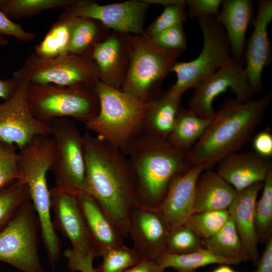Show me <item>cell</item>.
I'll list each match as a JSON object with an SVG mask.
<instances>
[{"label": "cell", "mask_w": 272, "mask_h": 272, "mask_svg": "<svg viewBox=\"0 0 272 272\" xmlns=\"http://www.w3.org/2000/svg\"><path fill=\"white\" fill-rule=\"evenodd\" d=\"M162 12L144 30V35L149 37L170 28L182 25L186 21V1L170 0L164 6Z\"/></svg>", "instance_id": "34"}, {"label": "cell", "mask_w": 272, "mask_h": 272, "mask_svg": "<svg viewBox=\"0 0 272 272\" xmlns=\"http://www.w3.org/2000/svg\"><path fill=\"white\" fill-rule=\"evenodd\" d=\"M222 0H188L186 1L187 16L197 18L212 16L216 17L219 12Z\"/></svg>", "instance_id": "39"}, {"label": "cell", "mask_w": 272, "mask_h": 272, "mask_svg": "<svg viewBox=\"0 0 272 272\" xmlns=\"http://www.w3.org/2000/svg\"><path fill=\"white\" fill-rule=\"evenodd\" d=\"M55 145L51 168L57 188L76 195L83 191L86 175L84 140L74 120H52L49 124Z\"/></svg>", "instance_id": "10"}, {"label": "cell", "mask_w": 272, "mask_h": 272, "mask_svg": "<svg viewBox=\"0 0 272 272\" xmlns=\"http://www.w3.org/2000/svg\"><path fill=\"white\" fill-rule=\"evenodd\" d=\"M262 193L254 209V224L258 241L266 244L272 238V171L262 186Z\"/></svg>", "instance_id": "31"}, {"label": "cell", "mask_w": 272, "mask_h": 272, "mask_svg": "<svg viewBox=\"0 0 272 272\" xmlns=\"http://www.w3.org/2000/svg\"><path fill=\"white\" fill-rule=\"evenodd\" d=\"M212 272H235V271L228 264H221Z\"/></svg>", "instance_id": "45"}, {"label": "cell", "mask_w": 272, "mask_h": 272, "mask_svg": "<svg viewBox=\"0 0 272 272\" xmlns=\"http://www.w3.org/2000/svg\"><path fill=\"white\" fill-rule=\"evenodd\" d=\"M94 267L93 265L86 266L83 268H82L80 271L81 272H93Z\"/></svg>", "instance_id": "46"}, {"label": "cell", "mask_w": 272, "mask_h": 272, "mask_svg": "<svg viewBox=\"0 0 272 272\" xmlns=\"http://www.w3.org/2000/svg\"><path fill=\"white\" fill-rule=\"evenodd\" d=\"M74 18L63 11L43 39L35 46L34 53L46 58L69 54Z\"/></svg>", "instance_id": "28"}, {"label": "cell", "mask_w": 272, "mask_h": 272, "mask_svg": "<svg viewBox=\"0 0 272 272\" xmlns=\"http://www.w3.org/2000/svg\"><path fill=\"white\" fill-rule=\"evenodd\" d=\"M150 38L155 44L163 49L183 51L187 47L182 25L170 28Z\"/></svg>", "instance_id": "38"}, {"label": "cell", "mask_w": 272, "mask_h": 272, "mask_svg": "<svg viewBox=\"0 0 272 272\" xmlns=\"http://www.w3.org/2000/svg\"><path fill=\"white\" fill-rule=\"evenodd\" d=\"M203 247L217 255L248 260L234 222L230 217L224 226L210 238L201 240Z\"/></svg>", "instance_id": "29"}, {"label": "cell", "mask_w": 272, "mask_h": 272, "mask_svg": "<svg viewBox=\"0 0 272 272\" xmlns=\"http://www.w3.org/2000/svg\"><path fill=\"white\" fill-rule=\"evenodd\" d=\"M74 17L69 54L91 55L111 30L95 19Z\"/></svg>", "instance_id": "26"}, {"label": "cell", "mask_w": 272, "mask_h": 272, "mask_svg": "<svg viewBox=\"0 0 272 272\" xmlns=\"http://www.w3.org/2000/svg\"><path fill=\"white\" fill-rule=\"evenodd\" d=\"M203 37V45L198 56L189 61L176 62L170 72L176 81L169 89L182 97L189 89H195L203 81L232 59L226 32L215 18L208 16L197 19Z\"/></svg>", "instance_id": "7"}, {"label": "cell", "mask_w": 272, "mask_h": 272, "mask_svg": "<svg viewBox=\"0 0 272 272\" xmlns=\"http://www.w3.org/2000/svg\"><path fill=\"white\" fill-rule=\"evenodd\" d=\"M216 172L237 192L259 182H263L272 171L270 158L254 151L235 152L217 164Z\"/></svg>", "instance_id": "19"}, {"label": "cell", "mask_w": 272, "mask_h": 272, "mask_svg": "<svg viewBox=\"0 0 272 272\" xmlns=\"http://www.w3.org/2000/svg\"><path fill=\"white\" fill-rule=\"evenodd\" d=\"M155 260L163 269L171 267L178 272H195L199 267L213 263L230 265L243 262L217 255L205 247L183 254L163 252Z\"/></svg>", "instance_id": "27"}, {"label": "cell", "mask_w": 272, "mask_h": 272, "mask_svg": "<svg viewBox=\"0 0 272 272\" xmlns=\"http://www.w3.org/2000/svg\"><path fill=\"white\" fill-rule=\"evenodd\" d=\"M18 85V81L13 77L5 80L0 79V98L6 100L15 92Z\"/></svg>", "instance_id": "44"}, {"label": "cell", "mask_w": 272, "mask_h": 272, "mask_svg": "<svg viewBox=\"0 0 272 272\" xmlns=\"http://www.w3.org/2000/svg\"><path fill=\"white\" fill-rule=\"evenodd\" d=\"M254 151L259 155L270 158L272 156V135L268 131H261L254 138Z\"/></svg>", "instance_id": "41"}, {"label": "cell", "mask_w": 272, "mask_h": 272, "mask_svg": "<svg viewBox=\"0 0 272 272\" xmlns=\"http://www.w3.org/2000/svg\"><path fill=\"white\" fill-rule=\"evenodd\" d=\"M29 196L27 186L20 180L0 190V230Z\"/></svg>", "instance_id": "35"}, {"label": "cell", "mask_w": 272, "mask_h": 272, "mask_svg": "<svg viewBox=\"0 0 272 272\" xmlns=\"http://www.w3.org/2000/svg\"><path fill=\"white\" fill-rule=\"evenodd\" d=\"M229 217L228 210L207 211L192 214L184 225L201 240L206 239L216 233Z\"/></svg>", "instance_id": "32"}, {"label": "cell", "mask_w": 272, "mask_h": 272, "mask_svg": "<svg viewBox=\"0 0 272 272\" xmlns=\"http://www.w3.org/2000/svg\"><path fill=\"white\" fill-rule=\"evenodd\" d=\"M39 231L29 196L0 230V261L23 272H45L38 255Z\"/></svg>", "instance_id": "8"}, {"label": "cell", "mask_w": 272, "mask_h": 272, "mask_svg": "<svg viewBox=\"0 0 272 272\" xmlns=\"http://www.w3.org/2000/svg\"><path fill=\"white\" fill-rule=\"evenodd\" d=\"M181 97L173 94L169 91L163 94L160 93L150 101L141 131L157 138L167 139L181 105Z\"/></svg>", "instance_id": "24"}, {"label": "cell", "mask_w": 272, "mask_h": 272, "mask_svg": "<svg viewBox=\"0 0 272 272\" xmlns=\"http://www.w3.org/2000/svg\"><path fill=\"white\" fill-rule=\"evenodd\" d=\"M101 257L102 262L93 272H124L142 260L132 248L124 244L105 250Z\"/></svg>", "instance_id": "33"}, {"label": "cell", "mask_w": 272, "mask_h": 272, "mask_svg": "<svg viewBox=\"0 0 272 272\" xmlns=\"http://www.w3.org/2000/svg\"><path fill=\"white\" fill-rule=\"evenodd\" d=\"M211 120L198 116L190 109L181 105L166 140L176 149L186 154L203 134Z\"/></svg>", "instance_id": "25"}, {"label": "cell", "mask_w": 272, "mask_h": 272, "mask_svg": "<svg viewBox=\"0 0 272 272\" xmlns=\"http://www.w3.org/2000/svg\"><path fill=\"white\" fill-rule=\"evenodd\" d=\"M94 91L100 102L97 116L85 123L86 128L123 152L141 131L150 102H144L98 80Z\"/></svg>", "instance_id": "4"}, {"label": "cell", "mask_w": 272, "mask_h": 272, "mask_svg": "<svg viewBox=\"0 0 272 272\" xmlns=\"http://www.w3.org/2000/svg\"><path fill=\"white\" fill-rule=\"evenodd\" d=\"M257 14L253 21V30L245 51L246 72L250 85L254 93L262 90V74L269 62L270 49L267 34L272 21V1H257Z\"/></svg>", "instance_id": "17"}, {"label": "cell", "mask_w": 272, "mask_h": 272, "mask_svg": "<svg viewBox=\"0 0 272 272\" xmlns=\"http://www.w3.org/2000/svg\"><path fill=\"white\" fill-rule=\"evenodd\" d=\"M238 192L216 172L204 170L195 187L192 214L207 211L228 210Z\"/></svg>", "instance_id": "23"}, {"label": "cell", "mask_w": 272, "mask_h": 272, "mask_svg": "<svg viewBox=\"0 0 272 272\" xmlns=\"http://www.w3.org/2000/svg\"><path fill=\"white\" fill-rule=\"evenodd\" d=\"M27 101L33 116L47 125L54 119L67 117L85 123L100 111L94 90L81 84L61 86L29 83Z\"/></svg>", "instance_id": "5"}, {"label": "cell", "mask_w": 272, "mask_h": 272, "mask_svg": "<svg viewBox=\"0 0 272 272\" xmlns=\"http://www.w3.org/2000/svg\"><path fill=\"white\" fill-rule=\"evenodd\" d=\"M122 152L133 174L142 203L152 208L162 201L172 180L191 166L186 154L166 139L142 131Z\"/></svg>", "instance_id": "3"}, {"label": "cell", "mask_w": 272, "mask_h": 272, "mask_svg": "<svg viewBox=\"0 0 272 272\" xmlns=\"http://www.w3.org/2000/svg\"><path fill=\"white\" fill-rule=\"evenodd\" d=\"M182 52L159 47L145 35H132L129 67L120 90L150 102L160 93L163 81Z\"/></svg>", "instance_id": "6"}, {"label": "cell", "mask_w": 272, "mask_h": 272, "mask_svg": "<svg viewBox=\"0 0 272 272\" xmlns=\"http://www.w3.org/2000/svg\"><path fill=\"white\" fill-rule=\"evenodd\" d=\"M124 272H165L156 260L143 259Z\"/></svg>", "instance_id": "43"}, {"label": "cell", "mask_w": 272, "mask_h": 272, "mask_svg": "<svg viewBox=\"0 0 272 272\" xmlns=\"http://www.w3.org/2000/svg\"><path fill=\"white\" fill-rule=\"evenodd\" d=\"M204 170L201 165L191 166L175 177L162 201L154 208L170 230L184 225L192 214L195 184Z\"/></svg>", "instance_id": "18"}, {"label": "cell", "mask_w": 272, "mask_h": 272, "mask_svg": "<svg viewBox=\"0 0 272 272\" xmlns=\"http://www.w3.org/2000/svg\"><path fill=\"white\" fill-rule=\"evenodd\" d=\"M54 229L70 240L72 252L85 257L95 256L91 237L77 196L56 187L50 189ZM96 258V257H95Z\"/></svg>", "instance_id": "14"}, {"label": "cell", "mask_w": 272, "mask_h": 272, "mask_svg": "<svg viewBox=\"0 0 272 272\" xmlns=\"http://www.w3.org/2000/svg\"><path fill=\"white\" fill-rule=\"evenodd\" d=\"M201 239L184 225L170 230L165 252L183 254L203 248Z\"/></svg>", "instance_id": "37"}, {"label": "cell", "mask_w": 272, "mask_h": 272, "mask_svg": "<svg viewBox=\"0 0 272 272\" xmlns=\"http://www.w3.org/2000/svg\"><path fill=\"white\" fill-rule=\"evenodd\" d=\"M8 43V41L5 39L4 36L0 35V45H6Z\"/></svg>", "instance_id": "47"}, {"label": "cell", "mask_w": 272, "mask_h": 272, "mask_svg": "<svg viewBox=\"0 0 272 272\" xmlns=\"http://www.w3.org/2000/svg\"><path fill=\"white\" fill-rule=\"evenodd\" d=\"M263 182L255 183L238 192L228 209L248 260L256 265L259 259L258 240L254 224V209L258 193Z\"/></svg>", "instance_id": "21"}, {"label": "cell", "mask_w": 272, "mask_h": 272, "mask_svg": "<svg viewBox=\"0 0 272 272\" xmlns=\"http://www.w3.org/2000/svg\"><path fill=\"white\" fill-rule=\"evenodd\" d=\"M271 94L247 101L229 100L216 111L203 134L186 154L190 166L210 169L223 158L238 152L261 122Z\"/></svg>", "instance_id": "2"}, {"label": "cell", "mask_w": 272, "mask_h": 272, "mask_svg": "<svg viewBox=\"0 0 272 272\" xmlns=\"http://www.w3.org/2000/svg\"><path fill=\"white\" fill-rule=\"evenodd\" d=\"M17 150L13 144L0 142V190L21 179Z\"/></svg>", "instance_id": "36"}, {"label": "cell", "mask_w": 272, "mask_h": 272, "mask_svg": "<svg viewBox=\"0 0 272 272\" xmlns=\"http://www.w3.org/2000/svg\"><path fill=\"white\" fill-rule=\"evenodd\" d=\"M170 231L154 208L140 204L132 210L128 233L133 242L132 248L142 260H155L165 252Z\"/></svg>", "instance_id": "15"}, {"label": "cell", "mask_w": 272, "mask_h": 272, "mask_svg": "<svg viewBox=\"0 0 272 272\" xmlns=\"http://www.w3.org/2000/svg\"><path fill=\"white\" fill-rule=\"evenodd\" d=\"M0 35L12 36L24 42L35 39L37 34L26 31L20 24L12 21L0 11Z\"/></svg>", "instance_id": "40"}, {"label": "cell", "mask_w": 272, "mask_h": 272, "mask_svg": "<svg viewBox=\"0 0 272 272\" xmlns=\"http://www.w3.org/2000/svg\"><path fill=\"white\" fill-rule=\"evenodd\" d=\"M73 0H0V11L9 18H29L45 11L63 8Z\"/></svg>", "instance_id": "30"}, {"label": "cell", "mask_w": 272, "mask_h": 272, "mask_svg": "<svg viewBox=\"0 0 272 272\" xmlns=\"http://www.w3.org/2000/svg\"><path fill=\"white\" fill-rule=\"evenodd\" d=\"M131 34L111 31L94 48L92 57L99 80L120 90L126 76L131 51Z\"/></svg>", "instance_id": "16"}, {"label": "cell", "mask_w": 272, "mask_h": 272, "mask_svg": "<svg viewBox=\"0 0 272 272\" xmlns=\"http://www.w3.org/2000/svg\"><path fill=\"white\" fill-rule=\"evenodd\" d=\"M228 89L241 101L249 100L254 93L242 61L232 59L194 89L189 109L202 118L212 119L216 112L212 106L214 99Z\"/></svg>", "instance_id": "11"}, {"label": "cell", "mask_w": 272, "mask_h": 272, "mask_svg": "<svg viewBox=\"0 0 272 272\" xmlns=\"http://www.w3.org/2000/svg\"><path fill=\"white\" fill-rule=\"evenodd\" d=\"M253 14V2L250 0H225L215 17L225 29L232 58L241 61L244 52L245 36Z\"/></svg>", "instance_id": "22"}, {"label": "cell", "mask_w": 272, "mask_h": 272, "mask_svg": "<svg viewBox=\"0 0 272 272\" xmlns=\"http://www.w3.org/2000/svg\"><path fill=\"white\" fill-rule=\"evenodd\" d=\"M147 0H130L101 5L91 0H73L64 12L75 17L90 18L109 29L125 34L144 35Z\"/></svg>", "instance_id": "12"}, {"label": "cell", "mask_w": 272, "mask_h": 272, "mask_svg": "<svg viewBox=\"0 0 272 272\" xmlns=\"http://www.w3.org/2000/svg\"><path fill=\"white\" fill-rule=\"evenodd\" d=\"M86 175L83 191L92 196L123 236L131 213L142 204L126 156L98 136L83 135Z\"/></svg>", "instance_id": "1"}, {"label": "cell", "mask_w": 272, "mask_h": 272, "mask_svg": "<svg viewBox=\"0 0 272 272\" xmlns=\"http://www.w3.org/2000/svg\"><path fill=\"white\" fill-rule=\"evenodd\" d=\"M92 241L95 257L105 250L123 244L124 236L95 199L82 191L75 195Z\"/></svg>", "instance_id": "20"}, {"label": "cell", "mask_w": 272, "mask_h": 272, "mask_svg": "<svg viewBox=\"0 0 272 272\" xmlns=\"http://www.w3.org/2000/svg\"><path fill=\"white\" fill-rule=\"evenodd\" d=\"M14 93L0 103V142L13 144L20 150L35 137L50 135L49 125L37 120L32 114L27 101L29 83L18 80Z\"/></svg>", "instance_id": "13"}, {"label": "cell", "mask_w": 272, "mask_h": 272, "mask_svg": "<svg viewBox=\"0 0 272 272\" xmlns=\"http://www.w3.org/2000/svg\"><path fill=\"white\" fill-rule=\"evenodd\" d=\"M256 266V269L252 272H272V238L266 243V247Z\"/></svg>", "instance_id": "42"}, {"label": "cell", "mask_w": 272, "mask_h": 272, "mask_svg": "<svg viewBox=\"0 0 272 272\" xmlns=\"http://www.w3.org/2000/svg\"><path fill=\"white\" fill-rule=\"evenodd\" d=\"M13 77L36 84L61 86L81 84L94 90L99 74L91 55L67 54L46 58L34 53L13 73Z\"/></svg>", "instance_id": "9"}]
</instances>
